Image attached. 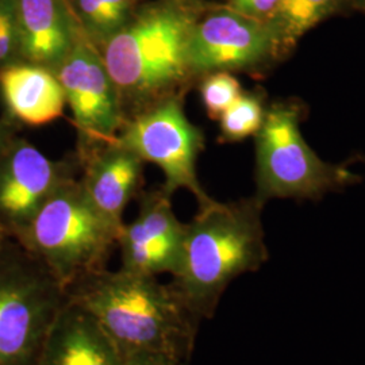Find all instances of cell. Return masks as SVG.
I'll use <instances>...</instances> for the list:
<instances>
[{"mask_svg": "<svg viewBox=\"0 0 365 365\" xmlns=\"http://www.w3.org/2000/svg\"><path fill=\"white\" fill-rule=\"evenodd\" d=\"M203 0H144L128 24L99 49L117 86L126 120L195 86L188 45Z\"/></svg>", "mask_w": 365, "mask_h": 365, "instance_id": "6da1fadb", "label": "cell"}, {"mask_svg": "<svg viewBox=\"0 0 365 365\" xmlns=\"http://www.w3.org/2000/svg\"><path fill=\"white\" fill-rule=\"evenodd\" d=\"M66 294L95 317L125 359L152 354L176 365L191 359L202 321L170 283L103 268L73 283Z\"/></svg>", "mask_w": 365, "mask_h": 365, "instance_id": "7a4b0ae2", "label": "cell"}, {"mask_svg": "<svg viewBox=\"0 0 365 365\" xmlns=\"http://www.w3.org/2000/svg\"><path fill=\"white\" fill-rule=\"evenodd\" d=\"M262 209L255 196L226 203L212 199L185 223L182 261L170 284L200 321L212 318L232 282L268 260Z\"/></svg>", "mask_w": 365, "mask_h": 365, "instance_id": "3957f363", "label": "cell"}, {"mask_svg": "<svg viewBox=\"0 0 365 365\" xmlns=\"http://www.w3.org/2000/svg\"><path fill=\"white\" fill-rule=\"evenodd\" d=\"M119 232L95 207L78 176L53 192L15 241L68 289L107 268Z\"/></svg>", "mask_w": 365, "mask_h": 365, "instance_id": "277c9868", "label": "cell"}, {"mask_svg": "<svg viewBox=\"0 0 365 365\" xmlns=\"http://www.w3.org/2000/svg\"><path fill=\"white\" fill-rule=\"evenodd\" d=\"M307 110L298 99L268 106L262 126L255 135V197L265 206L272 199L319 200L363 178L344 164H330L306 143L300 123Z\"/></svg>", "mask_w": 365, "mask_h": 365, "instance_id": "5b68a950", "label": "cell"}, {"mask_svg": "<svg viewBox=\"0 0 365 365\" xmlns=\"http://www.w3.org/2000/svg\"><path fill=\"white\" fill-rule=\"evenodd\" d=\"M68 299L34 256L10 237L0 238V365H38L43 342Z\"/></svg>", "mask_w": 365, "mask_h": 365, "instance_id": "8992f818", "label": "cell"}, {"mask_svg": "<svg viewBox=\"0 0 365 365\" xmlns=\"http://www.w3.org/2000/svg\"><path fill=\"white\" fill-rule=\"evenodd\" d=\"M117 141L145 163H152L163 170L161 188L168 195L185 190L195 196L199 207L212 200L202 187L196 172L205 135L185 115L182 95L170 96L128 119Z\"/></svg>", "mask_w": 365, "mask_h": 365, "instance_id": "52a82bcc", "label": "cell"}, {"mask_svg": "<svg viewBox=\"0 0 365 365\" xmlns=\"http://www.w3.org/2000/svg\"><path fill=\"white\" fill-rule=\"evenodd\" d=\"M282 60L269 22L237 13L229 6L203 14L188 45V66L195 84L214 72L261 76Z\"/></svg>", "mask_w": 365, "mask_h": 365, "instance_id": "ba28073f", "label": "cell"}, {"mask_svg": "<svg viewBox=\"0 0 365 365\" xmlns=\"http://www.w3.org/2000/svg\"><path fill=\"white\" fill-rule=\"evenodd\" d=\"M54 73L78 131V156L114 141L126 118L102 54L83 31Z\"/></svg>", "mask_w": 365, "mask_h": 365, "instance_id": "9c48e42d", "label": "cell"}, {"mask_svg": "<svg viewBox=\"0 0 365 365\" xmlns=\"http://www.w3.org/2000/svg\"><path fill=\"white\" fill-rule=\"evenodd\" d=\"M80 168L78 153L53 160L18 134L0 156V233L15 240L63 182L78 178Z\"/></svg>", "mask_w": 365, "mask_h": 365, "instance_id": "30bf717a", "label": "cell"}, {"mask_svg": "<svg viewBox=\"0 0 365 365\" xmlns=\"http://www.w3.org/2000/svg\"><path fill=\"white\" fill-rule=\"evenodd\" d=\"M161 185L138 195V214L118 235L120 269L155 276L178 271L182 261L185 223L179 221Z\"/></svg>", "mask_w": 365, "mask_h": 365, "instance_id": "8fae6325", "label": "cell"}, {"mask_svg": "<svg viewBox=\"0 0 365 365\" xmlns=\"http://www.w3.org/2000/svg\"><path fill=\"white\" fill-rule=\"evenodd\" d=\"M78 176L88 197L119 230L123 212L134 197L141 194L145 161L117 138L78 156Z\"/></svg>", "mask_w": 365, "mask_h": 365, "instance_id": "7c38bea8", "label": "cell"}, {"mask_svg": "<svg viewBox=\"0 0 365 365\" xmlns=\"http://www.w3.org/2000/svg\"><path fill=\"white\" fill-rule=\"evenodd\" d=\"M125 361L95 317L68 298L53 321L38 365H125Z\"/></svg>", "mask_w": 365, "mask_h": 365, "instance_id": "4fadbf2b", "label": "cell"}, {"mask_svg": "<svg viewBox=\"0 0 365 365\" xmlns=\"http://www.w3.org/2000/svg\"><path fill=\"white\" fill-rule=\"evenodd\" d=\"M22 61L56 71L81 29L69 0H14Z\"/></svg>", "mask_w": 365, "mask_h": 365, "instance_id": "5bb4252c", "label": "cell"}, {"mask_svg": "<svg viewBox=\"0 0 365 365\" xmlns=\"http://www.w3.org/2000/svg\"><path fill=\"white\" fill-rule=\"evenodd\" d=\"M4 118L16 126L38 128L63 117L66 93L57 75L45 66L19 61L0 69Z\"/></svg>", "mask_w": 365, "mask_h": 365, "instance_id": "9a60e30c", "label": "cell"}, {"mask_svg": "<svg viewBox=\"0 0 365 365\" xmlns=\"http://www.w3.org/2000/svg\"><path fill=\"white\" fill-rule=\"evenodd\" d=\"M348 4H352V1L280 0L276 13L268 22L277 38L283 58H287L307 31H310L331 15L339 13Z\"/></svg>", "mask_w": 365, "mask_h": 365, "instance_id": "2e32d148", "label": "cell"}, {"mask_svg": "<svg viewBox=\"0 0 365 365\" xmlns=\"http://www.w3.org/2000/svg\"><path fill=\"white\" fill-rule=\"evenodd\" d=\"M144 0H69L83 34L101 49L128 24Z\"/></svg>", "mask_w": 365, "mask_h": 365, "instance_id": "e0dca14e", "label": "cell"}, {"mask_svg": "<svg viewBox=\"0 0 365 365\" xmlns=\"http://www.w3.org/2000/svg\"><path fill=\"white\" fill-rule=\"evenodd\" d=\"M267 92L262 88L242 91L220 117V143L233 144L255 137L268 110Z\"/></svg>", "mask_w": 365, "mask_h": 365, "instance_id": "ac0fdd59", "label": "cell"}, {"mask_svg": "<svg viewBox=\"0 0 365 365\" xmlns=\"http://www.w3.org/2000/svg\"><path fill=\"white\" fill-rule=\"evenodd\" d=\"M202 103L211 119H220L244 91L233 73L214 72L197 80Z\"/></svg>", "mask_w": 365, "mask_h": 365, "instance_id": "d6986e66", "label": "cell"}, {"mask_svg": "<svg viewBox=\"0 0 365 365\" xmlns=\"http://www.w3.org/2000/svg\"><path fill=\"white\" fill-rule=\"evenodd\" d=\"M22 61L14 0H0V69Z\"/></svg>", "mask_w": 365, "mask_h": 365, "instance_id": "ffe728a7", "label": "cell"}, {"mask_svg": "<svg viewBox=\"0 0 365 365\" xmlns=\"http://www.w3.org/2000/svg\"><path fill=\"white\" fill-rule=\"evenodd\" d=\"M280 0H229V7L250 18L268 22L274 16Z\"/></svg>", "mask_w": 365, "mask_h": 365, "instance_id": "44dd1931", "label": "cell"}, {"mask_svg": "<svg viewBox=\"0 0 365 365\" xmlns=\"http://www.w3.org/2000/svg\"><path fill=\"white\" fill-rule=\"evenodd\" d=\"M18 128L15 123L6 118L0 119V156L7 149V146L18 135Z\"/></svg>", "mask_w": 365, "mask_h": 365, "instance_id": "7402d4cb", "label": "cell"}, {"mask_svg": "<svg viewBox=\"0 0 365 365\" xmlns=\"http://www.w3.org/2000/svg\"><path fill=\"white\" fill-rule=\"evenodd\" d=\"M125 365H176L165 357L152 354H137L126 357Z\"/></svg>", "mask_w": 365, "mask_h": 365, "instance_id": "603a6c76", "label": "cell"}, {"mask_svg": "<svg viewBox=\"0 0 365 365\" xmlns=\"http://www.w3.org/2000/svg\"><path fill=\"white\" fill-rule=\"evenodd\" d=\"M351 1H352V6H356L365 14V0H351Z\"/></svg>", "mask_w": 365, "mask_h": 365, "instance_id": "cb8c5ba5", "label": "cell"}, {"mask_svg": "<svg viewBox=\"0 0 365 365\" xmlns=\"http://www.w3.org/2000/svg\"><path fill=\"white\" fill-rule=\"evenodd\" d=\"M1 237H4V235H1V233H0V238H1Z\"/></svg>", "mask_w": 365, "mask_h": 365, "instance_id": "d4e9b609", "label": "cell"}]
</instances>
